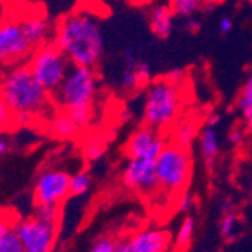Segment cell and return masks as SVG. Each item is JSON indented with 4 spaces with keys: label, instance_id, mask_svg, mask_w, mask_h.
I'll return each mask as SVG.
<instances>
[{
    "label": "cell",
    "instance_id": "cell-33",
    "mask_svg": "<svg viewBox=\"0 0 252 252\" xmlns=\"http://www.w3.org/2000/svg\"><path fill=\"white\" fill-rule=\"evenodd\" d=\"M245 139V130L243 128H234L228 134V141H230L231 145H240Z\"/></svg>",
    "mask_w": 252,
    "mask_h": 252
},
{
    "label": "cell",
    "instance_id": "cell-28",
    "mask_svg": "<svg viewBox=\"0 0 252 252\" xmlns=\"http://www.w3.org/2000/svg\"><path fill=\"white\" fill-rule=\"evenodd\" d=\"M17 220L18 219L14 216L12 212H9V210H2V212H0V240L5 237V234L9 230H12Z\"/></svg>",
    "mask_w": 252,
    "mask_h": 252
},
{
    "label": "cell",
    "instance_id": "cell-32",
    "mask_svg": "<svg viewBox=\"0 0 252 252\" xmlns=\"http://www.w3.org/2000/svg\"><path fill=\"white\" fill-rule=\"evenodd\" d=\"M218 28H219V32H220L222 35H228V33H230V32L234 29V21H233L231 17L223 15V17L219 20Z\"/></svg>",
    "mask_w": 252,
    "mask_h": 252
},
{
    "label": "cell",
    "instance_id": "cell-29",
    "mask_svg": "<svg viewBox=\"0 0 252 252\" xmlns=\"http://www.w3.org/2000/svg\"><path fill=\"white\" fill-rule=\"evenodd\" d=\"M117 249V240L112 237H101L98 239L88 252H115Z\"/></svg>",
    "mask_w": 252,
    "mask_h": 252
},
{
    "label": "cell",
    "instance_id": "cell-21",
    "mask_svg": "<svg viewBox=\"0 0 252 252\" xmlns=\"http://www.w3.org/2000/svg\"><path fill=\"white\" fill-rule=\"evenodd\" d=\"M193 233H195V219L192 216H188L181 222L177 231V236H175L177 249H185L186 246H189L193 239Z\"/></svg>",
    "mask_w": 252,
    "mask_h": 252
},
{
    "label": "cell",
    "instance_id": "cell-3",
    "mask_svg": "<svg viewBox=\"0 0 252 252\" xmlns=\"http://www.w3.org/2000/svg\"><path fill=\"white\" fill-rule=\"evenodd\" d=\"M98 91L95 68L71 65L59 89L52 95L53 106L66 110L80 130L86 128L94 117V103Z\"/></svg>",
    "mask_w": 252,
    "mask_h": 252
},
{
    "label": "cell",
    "instance_id": "cell-11",
    "mask_svg": "<svg viewBox=\"0 0 252 252\" xmlns=\"http://www.w3.org/2000/svg\"><path fill=\"white\" fill-rule=\"evenodd\" d=\"M168 137L151 127H141L134 130L126 142L124 151L128 158H150L156 160L163 150Z\"/></svg>",
    "mask_w": 252,
    "mask_h": 252
},
{
    "label": "cell",
    "instance_id": "cell-12",
    "mask_svg": "<svg viewBox=\"0 0 252 252\" xmlns=\"http://www.w3.org/2000/svg\"><path fill=\"white\" fill-rule=\"evenodd\" d=\"M128 243L133 252H169L171 236L162 228H144L136 231Z\"/></svg>",
    "mask_w": 252,
    "mask_h": 252
},
{
    "label": "cell",
    "instance_id": "cell-39",
    "mask_svg": "<svg viewBox=\"0 0 252 252\" xmlns=\"http://www.w3.org/2000/svg\"><path fill=\"white\" fill-rule=\"evenodd\" d=\"M248 2H249V3H251V5H252V0H248Z\"/></svg>",
    "mask_w": 252,
    "mask_h": 252
},
{
    "label": "cell",
    "instance_id": "cell-26",
    "mask_svg": "<svg viewBox=\"0 0 252 252\" xmlns=\"http://www.w3.org/2000/svg\"><path fill=\"white\" fill-rule=\"evenodd\" d=\"M0 252H25V248H23L14 228L9 230L5 234V237L0 240Z\"/></svg>",
    "mask_w": 252,
    "mask_h": 252
},
{
    "label": "cell",
    "instance_id": "cell-2",
    "mask_svg": "<svg viewBox=\"0 0 252 252\" xmlns=\"http://www.w3.org/2000/svg\"><path fill=\"white\" fill-rule=\"evenodd\" d=\"M0 98L8 109L15 112H32L44 118L53 106L52 95L31 73L26 63L9 65L0 73Z\"/></svg>",
    "mask_w": 252,
    "mask_h": 252
},
{
    "label": "cell",
    "instance_id": "cell-9",
    "mask_svg": "<svg viewBox=\"0 0 252 252\" xmlns=\"http://www.w3.org/2000/svg\"><path fill=\"white\" fill-rule=\"evenodd\" d=\"M68 196H70V174L56 168H49L39 172L33 186V201L36 205H61Z\"/></svg>",
    "mask_w": 252,
    "mask_h": 252
},
{
    "label": "cell",
    "instance_id": "cell-36",
    "mask_svg": "<svg viewBox=\"0 0 252 252\" xmlns=\"http://www.w3.org/2000/svg\"><path fill=\"white\" fill-rule=\"evenodd\" d=\"M186 28L190 33H198V31L201 29V21L196 17H190L186 20Z\"/></svg>",
    "mask_w": 252,
    "mask_h": 252
},
{
    "label": "cell",
    "instance_id": "cell-13",
    "mask_svg": "<svg viewBox=\"0 0 252 252\" xmlns=\"http://www.w3.org/2000/svg\"><path fill=\"white\" fill-rule=\"evenodd\" d=\"M18 23L23 31V35L26 36L28 42L32 45V49H36L39 45L52 41L53 29L42 15L29 14L26 17H23Z\"/></svg>",
    "mask_w": 252,
    "mask_h": 252
},
{
    "label": "cell",
    "instance_id": "cell-19",
    "mask_svg": "<svg viewBox=\"0 0 252 252\" xmlns=\"http://www.w3.org/2000/svg\"><path fill=\"white\" fill-rule=\"evenodd\" d=\"M207 2L209 0H168V5L175 17L188 20L196 17L199 11H204Z\"/></svg>",
    "mask_w": 252,
    "mask_h": 252
},
{
    "label": "cell",
    "instance_id": "cell-8",
    "mask_svg": "<svg viewBox=\"0 0 252 252\" xmlns=\"http://www.w3.org/2000/svg\"><path fill=\"white\" fill-rule=\"evenodd\" d=\"M32 50L18 21L8 20L0 23V68L21 63L29 58Z\"/></svg>",
    "mask_w": 252,
    "mask_h": 252
},
{
    "label": "cell",
    "instance_id": "cell-35",
    "mask_svg": "<svg viewBox=\"0 0 252 252\" xmlns=\"http://www.w3.org/2000/svg\"><path fill=\"white\" fill-rule=\"evenodd\" d=\"M220 120H222V117L219 115L218 112H212L210 115H207L205 117V120H204V126H207V127H213V128H216L219 124H220Z\"/></svg>",
    "mask_w": 252,
    "mask_h": 252
},
{
    "label": "cell",
    "instance_id": "cell-16",
    "mask_svg": "<svg viewBox=\"0 0 252 252\" xmlns=\"http://www.w3.org/2000/svg\"><path fill=\"white\" fill-rule=\"evenodd\" d=\"M198 150L204 165L212 168L216 163V158L220 153V141L216 128L204 126L198 134Z\"/></svg>",
    "mask_w": 252,
    "mask_h": 252
},
{
    "label": "cell",
    "instance_id": "cell-5",
    "mask_svg": "<svg viewBox=\"0 0 252 252\" xmlns=\"http://www.w3.org/2000/svg\"><path fill=\"white\" fill-rule=\"evenodd\" d=\"M192 156L189 148L168 141L156 158L158 189L168 193L183 192L192 177Z\"/></svg>",
    "mask_w": 252,
    "mask_h": 252
},
{
    "label": "cell",
    "instance_id": "cell-15",
    "mask_svg": "<svg viewBox=\"0 0 252 252\" xmlns=\"http://www.w3.org/2000/svg\"><path fill=\"white\" fill-rule=\"evenodd\" d=\"M47 128L52 136H55L56 139H62V141L73 139V137H76L82 131L70 113L63 109H58V107L47 118Z\"/></svg>",
    "mask_w": 252,
    "mask_h": 252
},
{
    "label": "cell",
    "instance_id": "cell-17",
    "mask_svg": "<svg viewBox=\"0 0 252 252\" xmlns=\"http://www.w3.org/2000/svg\"><path fill=\"white\" fill-rule=\"evenodd\" d=\"M171 134L169 139L171 142L185 147V148H190V145L195 142V139L199 134V124L193 117H181L171 128H169Z\"/></svg>",
    "mask_w": 252,
    "mask_h": 252
},
{
    "label": "cell",
    "instance_id": "cell-20",
    "mask_svg": "<svg viewBox=\"0 0 252 252\" xmlns=\"http://www.w3.org/2000/svg\"><path fill=\"white\" fill-rule=\"evenodd\" d=\"M93 186V177L85 169L70 175V196H82Z\"/></svg>",
    "mask_w": 252,
    "mask_h": 252
},
{
    "label": "cell",
    "instance_id": "cell-6",
    "mask_svg": "<svg viewBox=\"0 0 252 252\" xmlns=\"http://www.w3.org/2000/svg\"><path fill=\"white\" fill-rule=\"evenodd\" d=\"M26 61L33 77L50 95L59 89L73 65L52 41L33 49Z\"/></svg>",
    "mask_w": 252,
    "mask_h": 252
},
{
    "label": "cell",
    "instance_id": "cell-24",
    "mask_svg": "<svg viewBox=\"0 0 252 252\" xmlns=\"http://www.w3.org/2000/svg\"><path fill=\"white\" fill-rule=\"evenodd\" d=\"M33 216H36L42 220H47V222L59 225L61 209H59V205H53V204H38L35 207Z\"/></svg>",
    "mask_w": 252,
    "mask_h": 252
},
{
    "label": "cell",
    "instance_id": "cell-38",
    "mask_svg": "<svg viewBox=\"0 0 252 252\" xmlns=\"http://www.w3.org/2000/svg\"><path fill=\"white\" fill-rule=\"evenodd\" d=\"M9 148H11V144L6 137H0V157L5 156L9 151Z\"/></svg>",
    "mask_w": 252,
    "mask_h": 252
},
{
    "label": "cell",
    "instance_id": "cell-4",
    "mask_svg": "<svg viewBox=\"0 0 252 252\" xmlns=\"http://www.w3.org/2000/svg\"><path fill=\"white\" fill-rule=\"evenodd\" d=\"M185 110L183 85L174 83L166 76L153 79L145 89L144 123L160 133L169 130Z\"/></svg>",
    "mask_w": 252,
    "mask_h": 252
},
{
    "label": "cell",
    "instance_id": "cell-34",
    "mask_svg": "<svg viewBox=\"0 0 252 252\" xmlns=\"http://www.w3.org/2000/svg\"><path fill=\"white\" fill-rule=\"evenodd\" d=\"M169 80H172L174 83H178V85H183V80L186 77V73L181 70V68H175V70L169 71V74L166 76Z\"/></svg>",
    "mask_w": 252,
    "mask_h": 252
},
{
    "label": "cell",
    "instance_id": "cell-37",
    "mask_svg": "<svg viewBox=\"0 0 252 252\" xmlns=\"http://www.w3.org/2000/svg\"><path fill=\"white\" fill-rule=\"evenodd\" d=\"M115 252H133V249H131L128 240H120V242H117Z\"/></svg>",
    "mask_w": 252,
    "mask_h": 252
},
{
    "label": "cell",
    "instance_id": "cell-1",
    "mask_svg": "<svg viewBox=\"0 0 252 252\" xmlns=\"http://www.w3.org/2000/svg\"><path fill=\"white\" fill-rule=\"evenodd\" d=\"M52 42L73 65L95 68L104 53L100 17L86 8L63 15L53 28Z\"/></svg>",
    "mask_w": 252,
    "mask_h": 252
},
{
    "label": "cell",
    "instance_id": "cell-23",
    "mask_svg": "<svg viewBox=\"0 0 252 252\" xmlns=\"http://www.w3.org/2000/svg\"><path fill=\"white\" fill-rule=\"evenodd\" d=\"M106 151V141L100 136H91L83 144V156L88 160H98Z\"/></svg>",
    "mask_w": 252,
    "mask_h": 252
},
{
    "label": "cell",
    "instance_id": "cell-10",
    "mask_svg": "<svg viewBox=\"0 0 252 252\" xmlns=\"http://www.w3.org/2000/svg\"><path fill=\"white\" fill-rule=\"evenodd\" d=\"M123 185L134 192L153 193L158 189L156 160L128 158L123 171Z\"/></svg>",
    "mask_w": 252,
    "mask_h": 252
},
{
    "label": "cell",
    "instance_id": "cell-31",
    "mask_svg": "<svg viewBox=\"0 0 252 252\" xmlns=\"http://www.w3.org/2000/svg\"><path fill=\"white\" fill-rule=\"evenodd\" d=\"M193 207V196L188 192H183L178 201V210L183 213H188Z\"/></svg>",
    "mask_w": 252,
    "mask_h": 252
},
{
    "label": "cell",
    "instance_id": "cell-7",
    "mask_svg": "<svg viewBox=\"0 0 252 252\" xmlns=\"http://www.w3.org/2000/svg\"><path fill=\"white\" fill-rule=\"evenodd\" d=\"M58 223L42 220L36 216L20 219L14 225L25 252H52L58 237Z\"/></svg>",
    "mask_w": 252,
    "mask_h": 252
},
{
    "label": "cell",
    "instance_id": "cell-25",
    "mask_svg": "<svg viewBox=\"0 0 252 252\" xmlns=\"http://www.w3.org/2000/svg\"><path fill=\"white\" fill-rule=\"evenodd\" d=\"M249 107H252V70L248 73L237 98V109L240 112Z\"/></svg>",
    "mask_w": 252,
    "mask_h": 252
},
{
    "label": "cell",
    "instance_id": "cell-14",
    "mask_svg": "<svg viewBox=\"0 0 252 252\" xmlns=\"http://www.w3.org/2000/svg\"><path fill=\"white\" fill-rule=\"evenodd\" d=\"M175 15L166 3H156L148 12V26L151 33L158 39H166L172 35Z\"/></svg>",
    "mask_w": 252,
    "mask_h": 252
},
{
    "label": "cell",
    "instance_id": "cell-27",
    "mask_svg": "<svg viewBox=\"0 0 252 252\" xmlns=\"http://www.w3.org/2000/svg\"><path fill=\"white\" fill-rule=\"evenodd\" d=\"M39 120H42V118L35 115V113H32V112H25V110L15 112V113H12V127H21V128L32 127Z\"/></svg>",
    "mask_w": 252,
    "mask_h": 252
},
{
    "label": "cell",
    "instance_id": "cell-30",
    "mask_svg": "<svg viewBox=\"0 0 252 252\" xmlns=\"http://www.w3.org/2000/svg\"><path fill=\"white\" fill-rule=\"evenodd\" d=\"M12 127V112L8 109L5 101L0 98V133H3Z\"/></svg>",
    "mask_w": 252,
    "mask_h": 252
},
{
    "label": "cell",
    "instance_id": "cell-22",
    "mask_svg": "<svg viewBox=\"0 0 252 252\" xmlns=\"http://www.w3.org/2000/svg\"><path fill=\"white\" fill-rule=\"evenodd\" d=\"M219 234L228 242L233 243L237 237V218L234 213L226 212L222 213V219L219 223Z\"/></svg>",
    "mask_w": 252,
    "mask_h": 252
},
{
    "label": "cell",
    "instance_id": "cell-18",
    "mask_svg": "<svg viewBox=\"0 0 252 252\" xmlns=\"http://www.w3.org/2000/svg\"><path fill=\"white\" fill-rule=\"evenodd\" d=\"M123 58H124V68L121 73V86L126 91H136L137 88L145 86L139 76V71H137V63L141 61L137 50L131 47V45H128L123 53Z\"/></svg>",
    "mask_w": 252,
    "mask_h": 252
}]
</instances>
